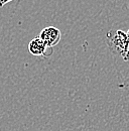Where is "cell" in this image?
<instances>
[{
	"label": "cell",
	"mask_w": 129,
	"mask_h": 131,
	"mask_svg": "<svg viewBox=\"0 0 129 131\" xmlns=\"http://www.w3.org/2000/svg\"><path fill=\"white\" fill-rule=\"evenodd\" d=\"M107 45L114 54L122 57L124 61H129V45L126 32L123 30L109 31L107 33Z\"/></svg>",
	"instance_id": "1"
},
{
	"label": "cell",
	"mask_w": 129,
	"mask_h": 131,
	"mask_svg": "<svg viewBox=\"0 0 129 131\" xmlns=\"http://www.w3.org/2000/svg\"><path fill=\"white\" fill-rule=\"evenodd\" d=\"M40 39L46 43V46L48 48H53L55 46H57L62 37V32L59 28L53 27V26H48L44 28L40 34H39Z\"/></svg>",
	"instance_id": "2"
},
{
	"label": "cell",
	"mask_w": 129,
	"mask_h": 131,
	"mask_svg": "<svg viewBox=\"0 0 129 131\" xmlns=\"http://www.w3.org/2000/svg\"><path fill=\"white\" fill-rule=\"evenodd\" d=\"M47 49H50L46 46V43L40 39V37H34L28 45V50L32 56L35 57H40V56H45Z\"/></svg>",
	"instance_id": "3"
},
{
	"label": "cell",
	"mask_w": 129,
	"mask_h": 131,
	"mask_svg": "<svg viewBox=\"0 0 129 131\" xmlns=\"http://www.w3.org/2000/svg\"><path fill=\"white\" fill-rule=\"evenodd\" d=\"M10 1H12V0H0V7H2L3 5H5L6 3L10 2Z\"/></svg>",
	"instance_id": "4"
},
{
	"label": "cell",
	"mask_w": 129,
	"mask_h": 131,
	"mask_svg": "<svg viewBox=\"0 0 129 131\" xmlns=\"http://www.w3.org/2000/svg\"><path fill=\"white\" fill-rule=\"evenodd\" d=\"M126 35H127V40H128V45H129V29H128V31L126 32Z\"/></svg>",
	"instance_id": "5"
}]
</instances>
